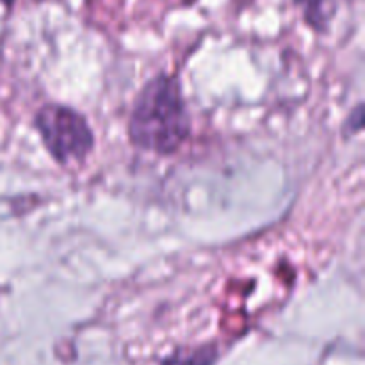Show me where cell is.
I'll return each instance as SVG.
<instances>
[{
	"mask_svg": "<svg viewBox=\"0 0 365 365\" xmlns=\"http://www.w3.org/2000/svg\"><path fill=\"white\" fill-rule=\"evenodd\" d=\"M36 128L50 155L59 164L82 160L95 145L88 121L71 107L48 103L36 114Z\"/></svg>",
	"mask_w": 365,
	"mask_h": 365,
	"instance_id": "2",
	"label": "cell"
},
{
	"mask_svg": "<svg viewBox=\"0 0 365 365\" xmlns=\"http://www.w3.org/2000/svg\"><path fill=\"white\" fill-rule=\"evenodd\" d=\"M11 2H13V0H6V4H11Z\"/></svg>",
	"mask_w": 365,
	"mask_h": 365,
	"instance_id": "5",
	"label": "cell"
},
{
	"mask_svg": "<svg viewBox=\"0 0 365 365\" xmlns=\"http://www.w3.org/2000/svg\"><path fill=\"white\" fill-rule=\"evenodd\" d=\"M191 132L180 84L170 75H157L138 95L132 109L128 134L138 148L173 153Z\"/></svg>",
	"mask_w": 365,
	"mask_h": 365,
	"instance_id": "1",
	"label": "cell"
},
{
	"mask_svg": "<svg viewBox=\"0 0 365 365\" xmlns=\"http://www.w3.org/2000/svg\"><path fill=\"white\" fill-rule=\"evenodd\" d=\"M214 356H216V353H214L212 348H203V349H198V351L191 353V355L187 356H177V359H171L170 362L164 365H210L212 364Z\"/></svg>",
	"mask_w": 365,
	"mask_h": 365,
	"instance_id": "4",
	"label": "cell"
},
{
	"mask_svg": "<svg viewBox=\"0 0 365 365\" xmlns=\"http://www.w3.org/2000/svg\"><path fill=\"white\" fill-rule=\"evenodd\" d=\"M305 11V18L312 27L323 29L330 21L334 11L328 7L330 0H296Z\"/></svg>",
	"mask_w": 365,
	"mask_h": 365,
	"instance_id": "3",
	"label": "cell"
}]
</instances>
